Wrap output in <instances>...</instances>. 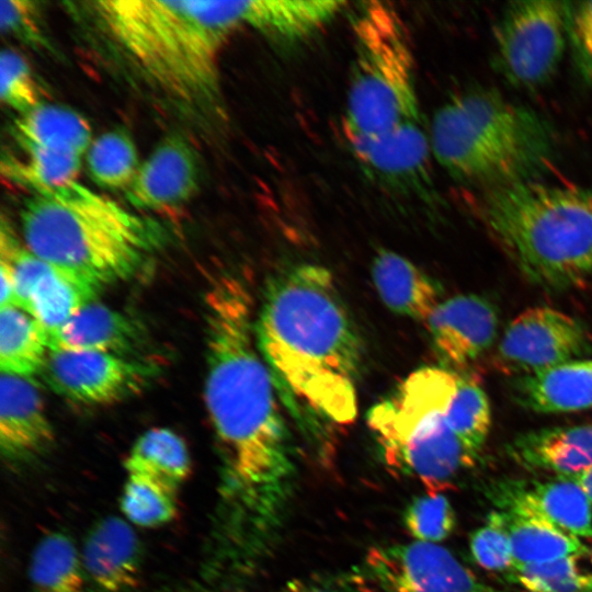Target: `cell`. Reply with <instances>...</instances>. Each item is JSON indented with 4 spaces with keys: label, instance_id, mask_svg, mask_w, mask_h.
<instances>
[{
    "label": "cell",
    "instance_id": "17",
    "mask_svg": "<svg viewBox=\"0 0 592 592\" xmlns=\"http://www.w3.org/2000/svg\"><path fill=\"white\" fill-rule=\"evenodd\" d=\"M141 545L130 525L109 516L89 531L81 560L86 576L102 592H127L138 584Z\"/></svg>",
    "mask_w": 592,
    "mask_h": 592
},
{
    "label": "cell",
    "instance_id": "23",
    "mask_svg": "<svg viewBox=\"0 0 592 592\" xmlns=\"http://www.w3.org/2000/svg\"><path fill=\"white\" fill-rule=\"evenodd\" d=\"M511 453L526 467L574 476L592 466V424L525 433L513 442Z\"/></svg>",
    "mask_w": 592,
    "mask_h": 592
},
{
    "label": "cell",
    "instance_id": "31",
    "mask_svg": "<svg viewBox=\"0 0 592 592\" xmlns=\"http://www.w3.org/2000/svg\"><path fill=\"white\" fill-rule=\"evenodd\" d=\"M178 488L159 479L128 474L119 504L125 517L141 527L171 522L178 513Z\"/></svg>",
    "mask_w": 592,
    "mask_h": 592
},
{
    "label": "cell",
    "instance_id": "19",
    "mask_svg": "<svg viewBox=\"0 0 592 592\" xmlns=\"http://www.w3.org/2000/svg\"><path fill=\"white\" fill-rule=\"evenodd\" d=\"M502 499L508 511L539 517L578 538H592L591 501L570 478L559 477L530 488L516 485L506 489Z\"/></svg>",
    "mask_w": 592,
    "mask_h": 592
},
{
    "label": "cell",
    "instance_id": "2",
    "mask_svg": "<svg viewBox=\"0 0 592 592\" xmlns=\"http://www.w3.org/2000/svg\"><path fill=\"white\" fill-rule=\"evenodd\" d=\"M261 352L308 408L339 425L357 415L363 346L332 273L300 263L275 274L257 311Z\"/></svg>",
    "mask_w": 592,
    "mask_h": 592
},
{
    "label": "cell",
    "instance_id": "25",
    "mask_svg": "<svg viewBox=\"0 0 592 592\" xmlns=\"http://www.w3.org/2000/svg\"><path fill=\"white\" fill-rule=\"evenodd\" d=\"M48 353L47 334L32 316L14 305L0 307L1 373L32 378Z\"/></svg>",
    "mask_w": 592,
    "mask_h": 592
},
{
    "label": "cell",
    "instance_id": "41",
    "mask_svg": "<svg viewBox=\"0 0 592 592\" xmlns=\"http://www.w3.org/2000/svg\"><path fill=\"white\" fill-rule=\"evenodd\" d=\"M591 556H592V551H591Z\"/></svg>",
    "mask_w": 592,
    "mask_h": 592
},
{
    "label": "cell",
    "instance_id": "13",
    "mask_svg": "<svg viewBox=\"0 0 592 592\" xmlns=\"http://www.w3.org/2000/svg\"><path fill=\"white\" fill-rule=\"evenodd\" d=\"M349 145L360 166L379 183L407 193H430L432 149L422 121Z\"/></svg>",
    "mask_w": 592,
    "mask_h": 592
},
{
    "label": "cell",
    "instance_id": "6",
    "mask_svg": "<svg viewBox=\"0 0 592 592\" xmlns=\"http://www.w3.org/2000/svg\"><path fill=\"white\" fill-rule=\"evenodd\" d=\"M429 136L436 161L479 190L542 180L557 151L544 116L489 89L447 100L434 113Z\"/></svg>",
    "mask_w": 592,
    "mask_h": 592
},
{
    "label": "cell",
    "instance_id": "22",
    "mask_svg": "<svg viewBox=\"0 0 592 592\" xmlns=\"http://www.w3.org/2000/svg\"><path fill=\"white\" fill-rule=\"evenodd\" d=\"M371 271L379 298L397 315L425 322L440 304L431 277L395 251H378Z\"/></svg>",
    "mask_w": 592,
    "mask_h": 592
},
{
    "label": "cell",
    "instance_id": "26",
    "mask_svg": "<svg viewBox=\"0 0 592 592\" xmlns=\"http://www.w3.org/2000/svg\"><path fill=\"white\" fill-rule=\"evenodd\" d=\"M31 592H86V573L73 540L52 532L35 546L29 567Z\"/></svg>",
    "mask_w": 592,
    "mask_h": 592
},
{
    "label": "cell",
    "instance_id": "18",
    "mask_svg": "<svg viewBox=\"0 0 592 592\" xmlns=\"http://www.w3.org/2000/svg\"><path fill=\"white\" fill-rule=\"evenodd\" d=\"M141 339L140 326L132 317L94 300L48 335V345L49 350L127 356Z\"/></svg>",
    "mask_w": 592,
    "mask_h": 592
},
{
    "label": "cell",
    "instance_id": "16",
    "mask_svg": "<svg viewBox=\"0 0 592 592\" xmlns=\"http://www.w3.org/2000/svg\"><path fill=\"white\" fill-rule=\"evenodd\" d=\"M55 440L41 392L32 378L0 375V447L10 460L46 452Z\"/></svg>",
    "mask_w": 592,
    "mask_h": 592
},
{
    "label": "cell",
    "instance_id": "21",
    "mask_svg": "<svg viewBox=\"0 0 592 592\" xmlns=\"http://www.w3.org/2000/svg\"><path fill=\"white\" fill-rule=\"evenodd\" d=\"M100 286L44 260L19 308L32 316L48 335L95 300Z\"/></svg>",
    "mask_w": 592,
    "mask_h": 592
},
{
    "label": "cell",
    "instance_id": "32",
    "mask_svg": "<svg viewBox=\"0 0 592 592\" xmlns=\"http://www.w3.org/2000/svg\"><path fill=\"white\" fill-rule=\"evenodd\" d=\"M446 419L454 433L478 455L490 430L491 410L485 390L473 377L458 374Z\"/></svg>",
    "mask_w": 592,
    "mask_h": 592
},
{
    "label": "cell",
    "instance_id": "10",
    "mask_svg": "<svg viewBox=\"0 0 592 592\" xmlns=\"http://www.w3.org/2000/svg\"><path fill=\"white\" fill-rule=\"evenodd\" d=\"M362 573L380 592H503L483 583L446 548L420 540L371 548Z\"/></svg>",
    "mask_w": 592,
    "mask_h": 592
},
{
    "label": "cell",
    "instance_id": "34",
    "mask_svg": "<svg viewBox=\"0 0 592 592\" xmlns=\"http://www.w3.org/2000/svg\"><path fill=\"white\" fill-rule=\"evenodd\" d=\"M403 524L415 540L437 544L454 531L455 512L446 497L428 493L407 505Z\"/></svg>",
    "mask_w": 592,
    "mask_h": 592
},
{
    "label": "cell",
    "instance_id": "27",
    "mask_svg": "<svg viewBox=\"0 0 592 592\" xmlns=\"http://www.w3.org/2000/svg\"><path fill=\"white\" fill-rule=\"evenodd\" d=\"M127 474L159 479L175 488L191 475V458L183 439L168 428H152L133 444L125 462Z\"/></svg>",
    "mask_w": 592,
    "mask_h": 592
},
{
    "label": "cell",
    "instance_id": "29",
    "mask_svg": "<svg viewBox=\"0 0 592 592\" xmlns=\"http://www.w3.org/2000/svg\"><path fill=\"white\" fill-rule=\"evenodd\" d=\"M21 157H2L1 173L16 185L32 193H41L77 182L81 158L72 155L41 150L21 151Z\"/></svg>",
    "mask_w": 592,
    "mask_h": 592
},
{
    "label": "cell",
    "instance_id": "37",
    "mask_svg": "<svg viewBox=\"0 0 592 592\" xmlns=\"http://www.w3.org/2000/svg\"><path fill=\"white\" fill-rule=\"evenodd\" d=\"M567 30L574 68L592 84V1L569 2Z\"/></svg>",
    "mask_w": 592,
    "mask_h": 592
},
{
    "label": "cell",
    "instance_id": "24",
    "mask_svg": "<svg viewBox=\"0 0 592 592\" xmlns=\"http://www.w3.org/2000/svg\"><path fill=\"white\" fill-rule=\"evenodd\" d=\"M11 134L20 151L82 157L91 145V127L86 117L67 106L43 102L20 114Z\"/></svg>",
    "mask_w": 592,
    "mask_h": 592
},
{
    "label": "cell",
    "instance_id": "7",
    "mask_svg": "<svg viewBox=\"0 0 592 592\" xmlns=\"http://www.w3.org/2000/svg\"><path fill=\"white\" fill-rule=\"evenodd\" d=\"M456 388V372L420 367L367 413L386 464L420 480L430 494L446 489L477 457L447 423Z\"/></svg>",
    "mask_w": 592,
    "mask_h": 592
},
{
    "label": "cell",
    "instance_id": "30",
    "mask_svg": "<svg viewBox=\"0 0 592 592\" xmlns=\"http://www.w3.org/2000/svg\"><path fill=\"white\" fill-rule=\"evenodd\" d=\"M91 180L102 189L124 192L138 169L136 145L124 128H113L94 139L87 152Z\"/></svg>",
    "mask_w": 592,
    "mask_h": 592
},
{
    "label": "cell",
    "instance_id": "39",
    "mask_svg": "<svg viewBox=\"0 0 592 592\" xmlns=\"http://www.w3.org/2000/svg\"><path fill=\"white\" fill-rule=\"evenodd\" d=\"M368 582L360 571L311 573L286 582L278 592H367Z\"/></svg>",
    "mask_w": 592,
    "mask_h": 592
},
{
    "label": "cell",
    "instance_id": "35",
    "mask_svg": "<svg viewBox=\"0 0 592 592\" xmlns=\"http://www.w3.org/2000/svg\"><path fill=\"white\" fill-rule=\"evenodd\" d=\"M470 554L477 565L489 571H508L514 566L504 512H492L470 538Z\"/></svg>",
    "mask_w": 592,
    "mask_h": 592
},
{
    "label": "cell",
    "instance_id": "40",
    "mask_svg": "<svg viewBox=\"0 0 592 592\" xmlns=\"http://www.w3.org/2000/svg\"><path fill=\"white\" fill-rule=\"evenodd\" d=\"M567 478L574 480L582 488V490L592 503V466L585 468L584 470L580 471L574 476Z\"/></svg>",
    "mask_w": 592,
    "mask_h": 592
},
{
    "label": "cell",
    "instance_id": "11",
    "mask_svg": "<svg viewBox=\"0 0 592 592\" xmlns=\"http://www.w3.org/2000/svg\"><path fill=\"white\" fill-rule=\"evenodd\" d=\"M589 349L588 332L577 319L553 308L535 307L508 326L493 364L504 374L523 376L574 361Z\"/></svg>",
    "mask_w": 592,
    "mask_h": 592
},
{
    "label": "cell",
    "instance_id": "20",
    "mask_svg": "<svg viewBox=\"0 0 592 592\" xmlns=\"http://www.w3.org/2000/svg\"><path fill=\"white\" fill-rule=\"evenodd\" d=\"M516 401L535 412L563 413L592 407V360L571 361L538 373L517 376Z\"/></svg>",
    "mask_w": 592,
    "mask_h": 592
},
{
    "label": "cell",
    "instance_id": "4",
    "mask_svg": "<svg viewBox=\"0 0 592 592\" xmlns=\"http://www.w3.org/2000/svg\"><path fill=\"white\" fill-rule=\"evenodd\" d=\"M475 210L535 285L566 289L592 275V186L532 180L480 189Z\"/></svg>",
    "mask_w": 592,
    "mask_h": 592
},
{
    "label": "cell",
    "instance_id": "5",
    "mask_svg": "<svg viewBox=\"0 0 592 592\" xmlns=\"http://www.w3.org/2000/svg\"><path fill=\"white\" fill-rule=\"evenodd\" d=\"M21 228L32 253L101 288L130 277L163 237L158 221L78 182L26 198Z\"/></svg>",
    "mask_w": 592,
    "mask_h": 592
},
{
    "label": "cell",
    "instance_id": "28",
    "mask_svg": "<svg viewBox=\"0 0 592 592\" xmlns=\"http://www.w3.org/2000/svg\"><path fill=\"white\" fill-rule=\"evenodd\" d=\"M514 566L544 562L585 551L580 538L539 517L505 511Z\"/></svg>",
    "mask_w": 592,
    "mask_h": 592
},
{
    "label": "cell",
    "instance_id": "14",
    "mask_svg": "<svg viewBox=\"0 0 592 592\" xmlns=\"http://www.w3.org/2000/svg\"><path fill=\"white\" fill-rule=\"evenodd\" d=\"M200 161L191 143L180 134L161 139L125 191L134 208L161 210L189 202L200 185Z\"/></svg>",
    "mask_w": 592,
    "mask_h": 592
},
{
    "label": "cell",
    "instance_id": "9",
    "mask_svg": "<svg viewBox=\"0 0 592 592\" xmlns=\"http://www.w3.org/2000/svg\"><path fill=\"white\" fill-rule=\"evenodd\" d=\"M569 1L520 0L494 29L493 66L512 87L535 90L558 71L568 44Z\"/></svg>",
    "mask_w": 592,
    "mask_h": 592
},
{
    "label": "cell",
    "instance_id": "12",
    "mask_svg": "<svg viewBox=\"0 0 592 592\" xmlns=\"http://www.w3.org/2000/svg\"><path fill=\"white\" fill-rule=\"evenodd\" d=\"M150 363L101 352L49 350L47 385L69 401L107 406L139 392L155 375Z\"/></svg>",
    "mask_w": 592,
    "mask_h": 592
},
{
    "label": "cell",
    "instance_id": "38",
    "mask_svg": "<svg viewBox=\"0 0 592 592\" xmlns=\"http://www.w3.org/2000/svg\"><path fill=\"white\" fill-rule=\"evenodd\" d=\"M1 30L30 46L48 47L42 27L41 10L35 1L2 0Z\"/></svg>",
    "mask_w": 592,
    "mask_h": 592
},
{
    "label": "cell",
    "instance_id": "33",
    "mask_svg": "<svg viewBox=\"0 0 592 592\" xmlns=\"http://www.w3.org/2000/svg\"><path fill=\"white\" fill-rule=\"evenodd\" d=\"M580 556L515 566L508 576L526 592H592V573L580 570Z\"/></svg>",
    "mask_w": 592,
    "mask_h": 592
},
{
    "label": "cell",
    "instance_id": "8",
    "mask_svg": "<svg viewBox=\"0 0 592 592\" xmlns=\"http://www.w3.org/2000/svg\"><path fill=\"white\" fill-rule=\"evenodd\" d=\"M352 35L343 117L348 143L422 121L412 46L397 10L384 1L362 2L352 19Z\"/></svg>",
    "mask_w": 592,
    "mask_h": 592
},
{
    "label": "cell",
    "instance_id": "3",
    "mask_svg": "<svg viewBox=\"0 0 592 592\" xmlns=\"http://www.w3.org/2000/svg\"><path fill=\"white\" fill-rule=\"evenodd\" d=\"M94 10L110 34L167 94L218 110V56L241 26L235 1L107 0Z\"/></svg>",
    "mask_w": 592,
    "mask_h": 592
},
{
    "label": "cell",
    "instance_id": "36",
    "mask_svg": "<svg viewBox=\"0 0 592 592\" xmlns=\"http://www.w3.org/2000/svg\"><path fill=\"white\" fill-rule=\"evenodd\" d=\"M1 100L12 110L23 114L41 102V93L27 61L11 48L0 57Z\"/></svg>",
    "mask_w": 592,
    "mask_h": 592
},
{
    "label": "cell",
    "instance_id": "15",
    "mask_svg": "<svg viewBox=\"0 0 592 592\" xmlns=\"http://www.w3.org/2000/svg\"><path fill=\"white\" fill-rule=\"evenodd\" d=\"M425 325L440 358L451 368H465L490 349L498 315L478 295H457L440 301Z\"/></svg>",
    "mask_w": 592,
    "mask_h": 592
},
{
    "label": "cell",
    "instance_id": "1",
    "mask_svg": "<svg viewBox=\"0 0 592 592\" xmlns=\"http://www.w3.org/2000/svg\"><path fill=\"white\" fill-rule=\"evenodd\" d=\"M204 399L241 526L277 538L293 494L295 460L275 378L258 343L246 283L215 277L204 296Z\"/></svg>",
    "mask_w": 592,
    "mask_h": 592
}]
</instances>
